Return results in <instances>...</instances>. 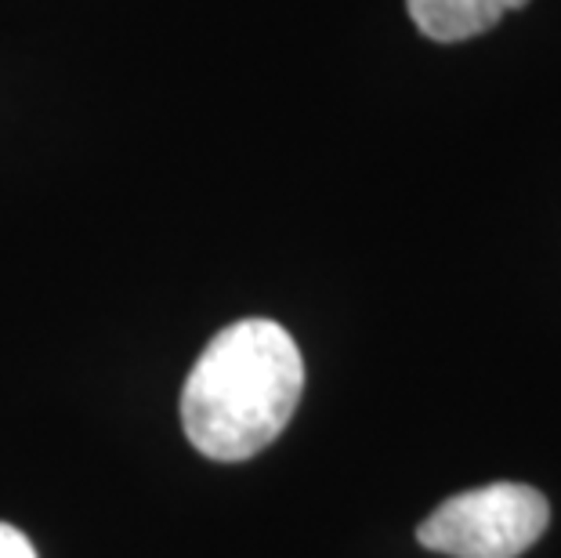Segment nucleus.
<instances>
[{"label":"nucleus","mask_w":561,"mask_h":558,"mask_svg":"<svg viewBox=\"0 0 561 558\" xmlns=\"http://www.w3.org/2000/svg\"><path fill=\"white\" fill-rule=\"evenodd\" d=\"M525 4L529 0H405V11L427 41L460 44L496 30L500 19Z\"/></svg>","instance_id":"7ed1b4c3"},{"label":"nucleus","mask_w":561,"mask_h":558,"mask_svg":"<svg viewBox=\"0 0 561 558\" xmlns=\"http://www.w3.org/2000/svg\"><path fill=\"white\" fill-rule=\"evenodd\" d=\"M551 504L536 486L489 482L453 493L421 526L416 540L446 558H518L543 537Z\"/></svg>","instance_id":"f03ea898"},{"label":"nucleus","mask_w":561,"mask_h":558,"mask_svg":"<svg viewBox=\"0 0 561 558\" xmlns=\"http://www.w3.org/2000/svg\"><path fill=\"white\" fill-rule=\"evenodd\" d=\"M0 558H37L33 540L11 522H0Z\"/></svg>","instance_id":"20e7f679"},{"label":"nucleus","mask_w":561,"mask_h":558,"mask_svg":"<svg viewBox=\"0 0 561 558\" xmlns=\"http://www.w3.org/2000/svg\"><path fill=\"white\" fill-rule=\"evenodd\" d=\"M305 360L276 319H240L214 334L182 388V429L196 454L221 465L257 457L294 421Z\"/></svg>","instance_id":"f257e3e1"}]
</instances>
